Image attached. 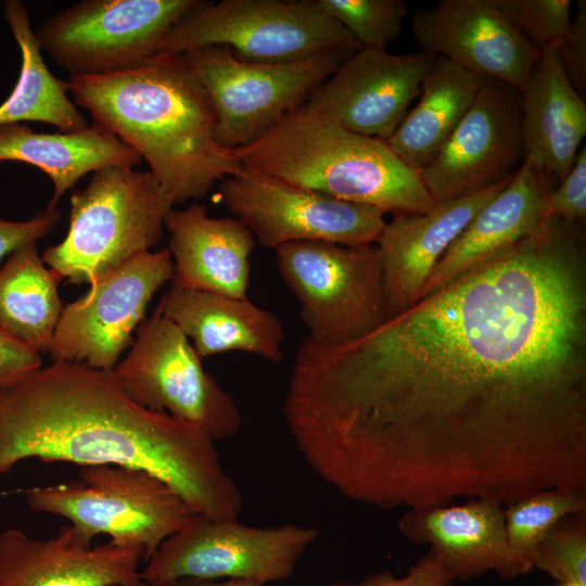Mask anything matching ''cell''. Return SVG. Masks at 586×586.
<instances>
[{"label": "cell", "instance_id": "cell-1", "mask_svg": "<svg viewBox=\"0 0 586 586\" xmlns=\"http://www.w3.org/2000/svg\"><path fill=\"white\" fill-rule=\"evenodd\" d=\"M342 496L381 509L586 491V247L559 218L366 335L306 337L283 404Z\"/></svg>", "mask_w": 586, "mask_h": 586}, {"label": "cell", "instance_id": "cell-2", "mask_svg": "<svg viewBox=\"0 0 586 586\" xmlns=\"http://www.w3.org/2000/svg\"><path fill=\"white\" fill-rule=\"evenodd\" d=\"M200 428L130 399L112 370L54 361L0 388V475L38 459L145 470L194 513L235 520L242 494Z\"/></svg>", "mask_w": 586, "mask_h": 586}, {"label": "cell", "instance_id": "cell-3", "mask_svg": "<svg viewBox=\"0 0 586 586\" xmlns=\"http://www.w3.org/2000/svg\"><path fill=\"white\" fill-rule=\"evenodd\" d=\"M69 92L92 123L149 165L174 204L202 199L216 180L243 173L216 143V113L183 54H156L116 73L69 76Z\"/></svg>", "mask_w": 586, "mask_h": 586}, {"label": "cell", "instance_id": "cell-4", "mask_svg": "<svg viewBox=\"0 0 586 586\" xmlns=\"http://www.w3.org/2000/svg\"><path fill=\"white\" fill-rule=\"evenodd\" d=\"M222 151L244 173L385 214H422L436 204L419 171L385 141L346 130L307 101L253 142Z\"/></svg>", "mask_w": 586, "mask_h": 586}, {"label": "cell", "instance_id": "cell-5", "mask_svg": "<svg viewBox=\"0 0 586 586\" xmlns=\"http://www.w3.org/2000/svg\"><path fill=\"white\" fill-rule=\"evenodd\" d=\"M173 206L149 170L102 167L84 190L72 194L68 233L47 247L42 260L69 282L91 284L157 244Z\"/></svg>", "mask_w": 586, "mask_h": 586}, {"label": "cell", "instance_id": "cell-6", "mask_svg": "<svg viewBox=\"0 0 586 586\" xmlns=\"http://www.w3.org/2000/svg\"><path fill=\"white\" fill-rule=\"evenodd\" d=\"M24 495L31 510L67 519L84 544L106 534L116 545L140 548L144 562L194 514L162 479L116 464L80 467L77 480Z\"/></svg>", "mask_w": 586, "mask_h": 586}, {"label": "cell", "instance_id": "cell-7", "mask_svg": "<svg viewBox=\"0 0 586 586\" xmlns=\"http://www.w3.org/2000/svg\"><path fill=\"white\" fill-rule=\"evenodd\" d=\"M228 47L253 63H291L360 44L317 0L201 1L163 40L158 54Z\"/></svg>", "mask_w": 586, "mask_h": 586}, {"label": "cell", "instance_id": "cell-8", "mask_svg": "<svg viewBox=\"0 0 586 586\" xmlns=\"http://www.w3.org/2000/svg\"><path fill=\"white\" fill-rule=\"evenodd\" d=\"M358 50L334 49L291 63H253L225 46L182 53L214 106L216 143L244 146L303 104Z\"/></svg>", "mask_w": 586, "mask_h": 586}, {"label": "cell", "instance_id": "cell-9", "mask_svg": "<svg viewBox=\"0 0 586 586\" xmlns=\"http://www.w3.org/2000/svg\"><path fill=\"white\" fill-rule=\"evenodd\" d=\"M276 260L308 339L329 345L354 341L388 318L374 244L297 241L277 247Z\"/></svg>", "mask_w": 586, "mask_h": 586}, {"label": "cell", "instance_id": "cell-10", "mask_svg": "<svg viewBox=\"0 0 586 586\" xmlns=\"http://www.w3.org/2000/svg\"><path fill=\"white\" fill-rule=\"evenodd\" d=\"M317 537L318 531L308 526L256 527L194 513L161 544L141 575L149 586L181 578H235L264 586L291 576Z\"/></svg>", "mask_w": 586, "mask_h": 586}, {"label": "cell", "instance_id": "cell-11", "mask_svg": "<svg viewBox=\"0 0 586 586\" xmlns=\"http://www.w3.org/2000/svg\"><path fill=\"white\" fill-rule=\"evenodd\" d=\"M199 0H85L55 13L35 34L69 76L111 74L158 54L168 33Z\"/></svg>", "mask_w": 586, "mask_h": 586}, {"label": "cell", "instance_id": "cell-12", "mask_svg": "<svg viewBox=\"0 0 586 586\" xmlns=\"http://www.w3.org/2000/svg\"><path fill=\"white\" fill-rule=\"evenodd\" d=\"M112 372L135 403L193 424L214 441L234 435L242 425L234 398L203 369L183 332L157 310Z\"/></svg>", "mask_w": 586, "mask_h": 586}, {"label": "cell", "instance_id": "cell-13", "mask_svg": "<svg viewBox=\"0 0 586 586\" xmlns=\"http://www.w3.org/2000/svg\"><path fill=\"white\" fill-rule=\"evenodd\" d=\"M219 199L267 249L297 241L371 245L386 222L374 206L244 171L222 180Z\"/></svg>", "mask_w": 586, "mask_h": 586}, {"label": "cell", "instance_id": "cell-14", "mask_svg": "<svg viewBox=\"0 0 586 586\" xmlns=\"http://www.w3.org/2000/svg\"><path fill=\"white\" fill-rule=\"evenodd\" d=\"M174 276L170 251L140 252L62 309L49 352L54 361L114 369L156 290Z\"/></svg>", "mask_w": 586, "mask_h": 586}, {"label": "cell", "instance_id": "cell-15", "mask_svg": "<svg viewBox=\"0 0 586 586\" xmlns=\"http://www.w3.org/2000/svg\"><path fill=\"white\" fill-rule=\"evenodd\" d=\"M525 156L521 91L486 78L449 140L419 175L434 202L441 203L502 182Z\"/></svg>", "mask_w": 586, "mask_h": 586}, {"label": "cell", "instance_id": "cell-16", "mask_svg": "<svg viewBox=\"0 0 586 586\" xmlns=\"http://www.w3.org/2000/svg\"><path fill=\"white\" fill-rule=\"evenodd\" d=\"M436 55L392 54L365 47L349 56L307 102L348 131L386 141L396 131Z\"/></svg>", "mask_w": 586, "mask_h": 586}, {"label": "cell", "instance_id": "cell-17", "mask_svg": "<svg viewBox=\"0 0 586 586\" xmlns=\"http://www.w3.org/2000/svg\"><path fill=\"white\" fill-rule=\"evenodd\" d=\"M411 31L423 52L520 91L539 55L495 0H441L413 14Z\"/></svg>", "mask_w": 586, "mask_h": 586}, {"label": "cell", "instance_id": "cell-18", "mask_svg": "<svg viewBox=\"0 0 586 586\" xmlns=\"http://www.w3.org/2000/svg\"><path fill=\"white\" fill-rule=\"evenodd\" d=\"M140 560V548L84 544L69 524L48 539L0 532V586H149Z\"/></svg>", "mask_w": 586, "mask_h": 586}, {"label": "cell", "instance_id": "cell-19", "mask_svg": "<svg viewBox=\"0 0 586 586\" xmlns=\"http://www.w3.org/2000/svg\"><path fill=\"white\" fill-rule=\"evenodd\" d=\"M512 176L486 190L436 203L426 213L395 214L391 221L385 222L374 245L388 318L418 302L441 257Z\"/></svg>", "mask_w": 586, "mask_h": 586}, {"label": "cell", "instance_id": "cell-20", "mask_svg": "<svg viewBox=\"0 0 586 586\" xmlns=\"http://www.w3.org/2000/svg\"><path fill=\"white\" fill-rule=\"evenodd\" d=\"M553 181L525 157L507 186L477 212L441 257L420 298L539 230L551 217L547 199Z\"/></svg>", "mask_w": 586, "mask_h": 586}, {"label": "cell", "instance_id": "cell-21", "mask_svg": "<svg viewBox=\"0 0 586 586\" xmlns=\"http://www.w3.org/2000/svg\"><path fill=\"white\" fill-rule=\"evenodd\" d=\"M398 531L416 544H429L455 581H469L489 571L510 579L502 505L469 499L463 505L408 509Z\"/></svg>", "mask_w": 586, "mask_h": 586}, {"label": "cell", "instance_id": "cell-22", "mask_svg": "<svg viewBox=\"0 0 586 586\" xmlns=\"http://www.w3.org/2000/svg\"><path fill=\"white\" fill-rule=\"evenodd\" d=\"M175 258L173 282L189 289L247 298L256 243L237 217L213 218L202 204L171 211L164 221Z\"/></svg>", "mask_w": 586, "mask_h": 586}, {"label": "cell", "instance_id": "cell-23", "mask_svg": "<svg viewBox=\"0 0 586 586\" xmlns=\"http://www.w3.org/2000/svg\"><path fill=\"white\" fill-rule=\"evenodd\" d=\"M156 310L193 340L201 358L229 351L255 354L271 362L282 358L281 320L249 298L183 288L173 282Z\"/></svg>", "mask_w": 586, "mask_h": 586}, {"label": "cell", "instance_id": "cell-24", "mask_svg": "<svg viewBox=\"0 0 586 586\" xmlns=\"http://www.w3.org/2000/svg\"><path fill=\"white\" fill-rule=\"evenodd\" d=\"M558 48L539 51L521 103L525 157L561 181L586 135V103L570 82Z\"/></svg>", "mask_w": 586, "mask_h": 586}, {"label": "cell", "instance_id": "cell-25", "mask_svg": "<svg viewBox=\"0 0 586 586\" xmlns=\"http://www.w3.org/2000/svg\"><path fill=\"white\" fill-rule=\"evenodd\" d=\"M140 155L105 127L92 123L73 132H36L23 124L0 126V162H22L44 171L54 192L49 207L90 171L110 165L135 166Z\"/></svg>", "mask_w": 586, "mask_h": 586}, {"label": "cell", "instance_id": "cell-26", "mask_svg": "<svg viewBox=\"0 0 586 586\" xmlns=\"http://www.w3.org/2000/svg\"><path fill=\"white\" fill-rule=\"evenodd\" d=\"M486 78L450 60H436L422 81L418 104L385 142L416 170L441 152L474 103Z\"/></svg>", "mask_w": 586, "mask_h": 586}, {"label": "cell", "instance_id": "cell-27", "mask_svg": "<svg viewBox=\"0 0 586 586\" xmlns=\"http://www.w3.org/2000/svg\"><path fill=\"white\" fill-rule=\"evenodd\" d=\"M3 16L18 44L22 64L14 89L0 105V126L40 122L64 132L88 127L87 119L67 95L68 81L56 78L48 68L25 3L4 1Z\"/></svg>", "mask_w": 586, "mask_h": 586}, {"label": "cell", "instance_id": "cell-28", "mask_svg": "<svg viewBox=\"0 0 586 586\" xmlns=\"http://www.w3.org/2000/svg\"><path fill=\"white\" fill-rule=\"evenodd\" d=\"M61 279L43 266L36 242L12 252L0 268V329L38 353L49 351L62 313Z\"/></svg>", "mask_w": 586, "mask_h": 586}, {"label": "cell", "instance_id": "cell-29", "mask_svg": "<svg viewBox=\"0 0 586 586\" xmlns=\"http://www.w3.org/2000/svg\"><path fill=\"white\" fill-rule=\"evenodd\" d=\"M586 513V492L548 488L528 494L504 509L510 579L533 570V552L561 518Z\"/></svg>", "mask_w": 586, "mask_h": 586}, {"label": "cell", "instance_id": "cell-30", "mask_svg": "<svg viewBox=\"0 0 586 586\" xmlns=\"http://www.w3.org/2000/svg\"><path fill=\"white\" fill-rule=\"evenodd\" d=\"M321 9L346 28L361 48H385L402 31L404 0H317Z\"/></svg>", "mask_w": 586, "mask_h": 586}, {"label": "cell", "instance_id": "cell-31", "mask_svg": "<svg viewBox=\"0 0 586 586\" xmlns=\"http://www.w3.org/2000/svg\"><path fill=\"white\" fill-rule=\"evenodd\" d=\"M532 568L559 583L586 586V513L561 518L537 544Z\"/></svg>", "mask_w": 586, "mask_h": 586}, {"label": "cell", "instance_id": "cell-32", "mask_svg": "<svg viewBox=\"0 0 586 586\" xmlns=\"http://www.w3.org/2000/svg\"><path fill=\"white\" fill-rule=\"evenodd\" d=\"M513 26L538 50L559 47L571 29L570 0H495Z\"/></svg>", "mask_w": 586, "mask_h": 586}, {"label": "cell", "instance_id": "cell-33", "mask_svg": "<svg viewBox=\"0 0 586 586\" xmlns=\"http://www.w3.org/2000/svg\"><path fill=\"white\" fill-rule=\"evenodd\" d=\"M557 188L547 199L548 213L568 225H579L586 219V149L578 151L574 162Z\"/></svg>", "mask_w": 586, "mask_h": 586}, {"label": "cell", "instance_id": "cell-34", "mask_svg": "<svg viewBox=\"0 0 586 586\" xmlns=\"http://www.w3.org/2000/svg\"><path fill=\"white\" fill-rule=\"evenodd\" d=\"M454 579L431 550L423 556L403 577L391 572H380L356 583L335 582L329 586H450Z\"/></svg>", "mask_w": 586, "mask_h": 586}, {"label": "cell", "instance_id": "cell-35", "mask_svg": "<svg viewBox=\"0 0 586 586\" xmlns=\"http://www.w3.org/2000/svg\"><path fill=\"white\" fill-rule=\"evenodd\" d=\"M558 53L573 88L582 97L586 93V1L577 2L569 36Z\"/></svg>", "mask_w": 586, "mask_h": 586}, {"label": "cell", "instance_id": "cell-36", "mask_svg": "<svg viewBox=\"0 0 586 586\" xmlns=\"http://www.w3.org/2000/svg\"><path fill=\"white\" fill-rule=\"evenodd\" d=\"M60 218L61 213L49 206L25 221L0 218V260L16 249L47 235Z\"/></svg>", "mask_w": 586, "mask_h": 586}, {"label": "cell", "instance_id": "cell-37", "mask_svg": "<svg viewBox=\"0 0 586 586\" xmlns=\"http://www.w3.org/2000/svg\"><path fill=\"white\" fill-rule=\"evenodd\" d=\"M40 366L37 351L0 329V388L24 379Z\"/></svg>", "mask_w": 586, "mask_h": 586}, {"label": "cell", "instance_id": "cell-38", "mask_svg": "<svg viewBox=\"0 0 586 586\" xmlns=\"http://www.w3.org/2000/svg\"><path fill=\"white\" fill-rule=\"evenodd\" d=\"M167 586H263V585L255 582L246 581V579H235V578H225L224 581L202 579V578H181Z\"/></svg>", "mask_w": 586, "mask_h": 586}, {"label": "cell", "instance_id": "cell-39", "mask_svg": "<svg viewBox=\"0 0 586 586\" xmlns=\"http://www.w3.org/2000/svg\"><path fill=\"white\" fill-rule=\"evenodd\" d=\"M557 586H583L576 583H559Z\"/></svg>", "mask_w": 586, "mask_h": 586}, {"label": "cell", "instance_id": "cell-40", "mask_svg": "<svg viewBox=\"0 0 586 586\" xmlns=\"http://www.w3.org/2000/svg\"><path fill=\"white\" fill-rule=\"evenodd\" d=\"M112 586H122V585H112Z\"/></svg>", "mask_w": 586, "mask_h": 586}]
</instances>
